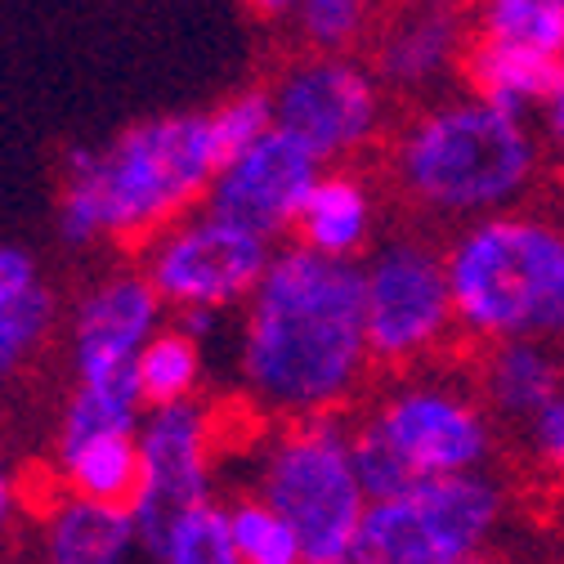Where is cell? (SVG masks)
<instances>
[{"mask_svg":"<svg viewBox=\"0 0 564 564\" xmlns=\"http://www.w3.org/2000/svg\"><path fill=\"white\" fill-rule=\"evenodd\" d=\"M234 372L242 403L273 426L355 416L377 372L364 264L314 256L301 242L278 247L242 305Z\"/></svg>","mask_w":564,"mask_h":564,"instance_id":"1","label":"cell"},{"mask_svg":"<svg viewBox=\"0 0 564 564\" xmlns=\"http://www.w3.org/2000/svg\"><path fill=\"white\" fill-rule=\"evenodd\" d=\"M225 166L206 112H162L117 130L104 144L67 149L54 229L63 247H144L206 206Z\"/></svg>","mask_w":564,"mask_h":564,"instance_id":"2","label":"cell"},{"mask_svg":"<svg viewBox=\"0 0 564 564\" xmlns=\"http://www.w3.org/2000/svg\"><path fill=\"white\" fill-rule=\"evenodd\" d=\"M546 166L533 121H516L466 90L408 108L386 139V188L426 225L453 234L520 210Z\"/></svg>","mask_w":564,"mask_h":564,"instance_id":"3","label":"cell"},{"mask_svg":"<svg viewBox=\"0 0 564 564\" xmlns=\"http://www.w3.org/2000/svg\"><path fill=\"white\" fill-rule=\"evenodd\" d=\"M349 444L368 498L479 475L498 462V421L484 408L470 372L457 368H416L394 372L355 416H349Z\"/></svg>","mask_w":564,"mask_h":564,"instance_id":"4","label":"cell"},{"mask_svg":"<svg viewBox=\"0 0 564 564\" xmlns=\"http://www.w3.org/2000/svg\"><path fill=\"white\" fill-rule=\"evenodd\" d=\"M444 256L466 345L542 340L564 349V225L520 206L448 234Z\"/></svg>","mask_w":564,"mask_h":564,"instance_id":"5","label":"cell"},{"mask_svg":"<svg viewBox=\"0 0 564 564\" xmlns=\"http://www.w3.org/2000/svg\"><path fill=\"white\" fill-rule=\"evenodd\" d=\"M251 492L296 529L305 564H349L372 507L355 466L349 416L273 426L260 444Z\"/></svg>","mask_w":564,"mask_h":564,"instance_id":"6","label":"cell"},{"mask_svg":"<svg viewBox=\"0 0 564 564\" xmlns=\"http://www.w3.org/2000/svg\"><path fill=\"white\" fill-rule=\"evenodd\" d=\"M498 470L412 484L368 507L349 564H475L507 520Z\"/></svg>","mask_w":564,"mask_h":564,"instance_id":"7","label":"cell"},{"mask_svg":"<svg viewBox=\"0 0 564 564\" xmlns=\"http://www.w3.org/2000/svg\"><path fill=\"white\" fill-rule=\"evenodd\" d=\"M273 95L278 130L310 149L327 171L359 166L372 149H386L394 130L390 90L368 54H314L296 50L264 82Z\"/></svg>","mask_w":564,"mask_h":564,"instance_id":"8","label":"cell"},{"mask_svg":"<svg viewBox=\"0 0 564 564\" xmlns=\"http://www.w3.org/2000/svg\"><path fill=\"white\" fill-rule=\"evenodd\" d=\"M364 305L372 359L390 377L431 368L462 336L448 256L426 229H399L372 247L364 260Z\"/></svg>","mask_w":564,"mask_h":564,"instance_id":"9","label":"cell"},{"mask_svg":"<svg viewBox=\"0 0 564 564\" xmlns=\"http://www.w3.org/2000/svg\"><path fill=\"white\" fill-rule=\"evenodd\" d=\"M278 247L247 234L242 225L197 206L144 247H134V264L158 288L166 310H242L260 278L269 273Z\"/></svg>","mask_w":564,"mask_h":564,"instance_id":"10","label":"cell"},{"mask_svg":"<svg viewBox=\"0 0 564 564\" xmlns=\"http://www.w3.org/2000/svg\"><path fill=\"white\" fill-rule=\"evenodd\" d=\"M171 310L139 264L108 269L82 292L67 318V368H73V390L139 403V359L166 327Z\"/></svg>","mask_w":564,"mask_h":564,"instance_id":"11","label":"cell"},{"mask_svg":"<svg viewBox=\"0 0 564 564\" xmlns=\"http://www.w3.org/2000/svg\"><path fill=\"white\" fill-rule=\"evenodd\" d=\"M206 502H216V412L202 399L149 408L139 426V492L130 502L144 555L153 560L171 529Z\"/></svg>","mask_w":564,"mask_h":564,"instance_id":"12","label":"cell"},{"mask_svg":"<svg viewBox=\"0 0 564 564\" xmlns=\"http://www.w3.org/2000/svg\"><path fill=\"white\" fill-rule=\"evenodd\" d=\"M470 50V0H390L364 54L390 99H408L416 108L448 95V86L466 73Z\"/></svg>","mask_w":564,"mask_h":564,"instance_id":"13","label":"cell"},{"mask_svg":"<svg viewBox=\"0 0 564 564\" xmlns=\"http://www.w3.org/2000/svg\"><path fill=\"white\" fill-rule=\"evenodd\" d=\"M323 175L327 166L310 149H301L292 134L269 130L251 149L225 158L216 184L206 193V210H216V216L242 225L247 234L273 247H288Z\"/></svg>","mask_w":564,"mask_h":564,"instance_id":"14","label":"cell"},{"mask_svg":"<svg viewBox=\"0 0 564 564\" xmlns=\"http://www.w3.org/2000/svg\"><path fill=\"white\" fill-rule=\"evenodd\" d=\"M381 229V188L364 166H332L314 197L305 202V216L296 225V238L305 251L327 256V260H349L364 264Z\"/></svg>","mask_w":564,"mask_h":564,"instance_id":"15","label":"cell"},{"mask_svg":"<svg viewBox=\"0 0 564 564\" xmlns=\"http://www.w3.org/2000/svg\"><path fill=\"white\" fill-rule=\"evenodd\" d=\"M470 381L492 412V421H511V426H529L542 416L560 394H564V349L542 345V340H502L475 349Z\"/></svg>","mask_w":564,"mask_h":564,"instance_id":"16","label":"cell"},{"mask_svg":"<svg viewBox=\"0 0 564 564\" xmlns=\"http://www.w3.org/2000/svg\"><path fill=\"white\" fill-rule=\"evenodd\" d=\"M144 546H139V529L126 507H104L63 492L41 520L36 564H134Z\"/></svg>","mask_w":564,"mask_h":564,"instance_id":"17","label":"cell"},{"mask_svg":"<svg viewBox=\"0 0 564 564\" xmlns=\"http://www.w3.org/2000/svg\"><path fill=\"white\" fill-rule=\"evenodd\" d=\"M551 82H555V58H542L529 50H507V45H484V41H475L466 73H462L466 95L484 99L488 108H498L516 121L542 117Z\"/></svg>","mask_w":564,"mask_h":564,"instance_id":"18","label":"cell"},{"mask_svg":"<svg viewBox=\"0 0 564 564\" xmlns=\"http://www.w3.org/2000/svg\"><path fill=\"white\" fill-rule=\"evenodd\" d=\"M63 492L104 507H126L139 492V435H104L73 448H54Z\"/></svg>","mask_w":564,"mask_h":564,"instance_id":"19","label":"cell"},{"mask_svg":"<svg viewBox=\"0 0 564 564\" xmlns=\"http://www.w3.org/2000/svg\"><path fill=\"white\" fill-rule=\"evenodd\" d=\"M475 41L529 50L542 58L564 54V0H470Z\"/></svg>","mask_w":564,"mask_h":564,"instance_id":"20","label":"cell"},{"mask_svg":"<svg viewBox=\"0 0 564 564\" xmlns=\"http://www.w3.org/2000/svg\"><path fill=\"white\" fill-rule=\"evenodd\" d=\"M206 377V349L188 336H180L171 323L153 336V345L139 359V394L144 408H171V403H188L197 399Z\"/></svg>","mask_w":564,"mask_h":564,"instance_id":"21","label":"cell"},{"mask_svg":"<svg viewBox=\"0 0 564 564\" xmlns=\"http://www.w3.org/2000/svg\"><path fill=\"white\" fill-rule=\"evenodd\" d=\"M381 23V0H301L292 28L301 50L314 54H359Z\"/></svg>","mask_w":564,"mask_h":564,"instance_id":"22","label":"cell"},{"mask_svg":"<svg viewBox=\"0 0 564 564\" xmlns=\"http://www.w3.org/2000/svg\"><path fill=\"white\" fill-rule=\"evenodd\" d=\"M58 296L54 288L41 278L32 282L28 292H19L14 301L0 305V386H6L10 377H19L41 349L45 340L54 336L58 327Z\"/></svg>","mask_w":564,"mask_h":564,"instance_id":"23","label":"cell"},{"mask_svg":"<svg viewBox=\"0 0 564 564\" xmlns=\"http://www.w3.org/2000/svg\"><path fill=\"white\" fill-rule=\"evenodd\" d=\"M225 511H229V538H234L238 564H305L296 529L264 498H256L251 488L229 498Z\"/></svg>","mask_w":564,"mask_h":564,"instance_id":"24","label":"cell"},{"mask_svg":"<svg viewBox=\"0 0 564 564\" xmlns=\"http://www.w3.org/2000/svg\"><path fill=\"white\" fill-rule=\"evenodd\" d=\"M153 564H238L225 502L216 498V502L188 511L171 529V538L162 542V551L153 555Z\"/></svg>","mask_w":564,"mask_h":564,"instance_id":"25","label":"cell"},{"mask_svg":"<svg viewBox=\"0 0 564 564\" xmlns=\"http://www.w3.org/2000/svg\"><path fill=\"white\" fill-rule=\"evenodd\" d=\"M210 117V130H216V144L225 158L251 149L256 139H264L269 130H278V117H273V95L269 86H247V90H234L229 99H220L216 108H206Z\"/></svg>","mask_w":564,"mask_h":564,"instance_id":"26","label":"cell"},{"mask_svg":"<svg viewBox=\"0 0 564 564\" xmlns=\"http://www.w3.org/2000/svg\"><path fill=\"white\" fill-rule=\"evenodd\" d=\"M524 444L538 457V466H546L560 484H564V394L524 426Z\"/></svg>","mask_w":564,"mask_h":564,"instance_id":"27","label":"cell"},{"mask_svg":"<svg viewBox=\"0 0 564 564\" xmlns=\"http://www.w3.org/2000/svg\"><path fill=\"white\" fill-rule=\"evenodd\" d=\"M32 282H41V269H36L32 251L10 247V242H0V305L14 301L19 292H28Z\"/></svg>","mask_w":564,"mask_h":564,"instance_id":"28","label":"cell"},{"mask_svg":"<svg viewBox=\"0 0 564 564\" xmlns=\"http://www.w3.org/2000/svg\"><path fill=\"white\" fill-rule=\"evenodd\" d=\"M538 130H542L546 153L564 158V54L555 58V82H551V95H546V104H542Z\"/></svg>","mask_w":564,"mask_h":564,"instance_id":"29","label":"cell"},{"mask_svg":"<svg viewBox=\"0 0 564 564\" xmlns=\"http://www.w3.org/2000/svg\"><path fill=\"white\" fill-rule=\"evenodd\" d=\"M180 336H188V340H197V345H206L210 336H216V327H220V310H171V318H166Z\"/></svg>","mask_w":564,"mask_h":564,"instance_id":"30","label":"cell"},{"mask_svg":"<svg viewBox=\"0 0 564 564\" xmlns=\"http://www.w3.org/2000/svg\"><path fill=\"white\" fill-rule=\"evenodd\" d=\"M19 516V479L10 466H0V533H6Z\"/></svg>","mask_w":564,"mask_h":564,"instance_id":"31","label":"cell"},{"mask_svg":"<svg viewBox=\"0 0 564 564\" xmlns=\"http://www.w3.org/2000/svg\"><path fill=\"white\" fill-rule=\"evenodd\" d=\"M296 6H301V0H247V10L256 19H264V23H292Z\"/></svg>","mask_w":564,"mask_h":564,"instance_id":"32","label":"cell"},{"mask_svg":"<svg viewBox=\"0 0 564 564\" xmlns=\"http://www.w3.org/2000/svg\"><path fill=\"white\" fill-rule=\"evenodd\" d=\"M475 564H516V560H511V555H498V551H488V555H479Z\"/></svg>","mask_w":564,"mask_h":564,"instance_id":"33","label":"cell"}]
</instances>
